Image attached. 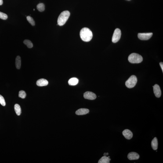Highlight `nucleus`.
<instances>
[{"mask_svg": "<svg viewBox=\"0 0 163 163\" xmlns=\"http://www.w3.org/2000/svg\"><path fill=\"white\" fill-rule=\"evenodd\" d=\"M80 37L85 42H89L92 39L93 34L91 30L87 27H84L82 29L80 33Z\"/></svg>", "mask_w": 163, "mask_h": 163, "instance_id": "nucleus-1", "label": "nucleus"}, {"mask_svg": "<svg viewBox=\"0 0 163 163\" xmlns=\"http://www.w3.org/2000/svg\"><path fill=\"white\" fill-rule=\"evenodd\" d=\"M70 15V12L68 11H64L62 12L58 18V24L60 26H63L65 24Z\"/></svg>", "mask_w": 163, "mask_h": 163, "instance_id": "nucleus-2", "label": "nucleus"}, {"mask_svg": "<svg viewBox=\"0 0 163 163\" xmlns=\"http://www.w3.org/2000/svg\"><path fill=\"white\" fill-rule=\"evenodd\" d=\"M130 63H138L143 61V58L141 56L138 54L133 53L130 55L128 58Z\"/></svg>", "mask_w": 163, "mask_h": 163, "instance_id": "nucleus-3", "label": "nucleus"}, {"mask_svg": "<svg viewBox=\"0 0 163 163\" xmlns=\"http://www.w3.org/2000/svg\"><path fill=\"white\" fill-rule=\"evenodd\" d=\"M137 81V78L134 75H132L126 82L125 85L127 87L130 89L132 88L136 85Z\"/></svg>", "mask_w": 163, "mask_h": 163, "instance_id": "nucleus-4", "label": "nucleus"}, {"mask_svg": "<svg viewBox=\"0 0 163 163\" xmlns=\"http://www.w3.org/2000/svg\"><path fill=\"white\" fill-rule=\"evenodd\" d=\"M121 36V31L119 29H116L113 34L112 38V42L116 43L119 40Z\"/></svg>", "mask_w": 163, "mask_h": 163, "instance_id": "nucleus-5", "label": "nucleus"}, {"mask_svg": "<svg viewBox=\"0 0 163 163\" xmlns=\"http://www.w3.org/2000/svg\"><path fill=\"white\" fill-rule=\"evenodd\" d=\"M153 34L152 33H139L138 34V37L139 39L147 40L151 38Z\"/></svg>", "mask_w": 163, "mask_h": 163, "instance_id": "nucleus-6", "label": "nucleus"}, {"mask_svg": "<svg viewBox=\"0 0 163 163\" xmlns=\"http://www.w3.org/2000/svg\"><path fill=\"white\" fill-rule=\"evenodd\" d=\"M84 98L90 100H94L96 99V96L93 92H87L84 94Z\"/></svg>", "mask_w": 163, "mask_h": 163, "instance_id": "nucleus-7", "label": "nucleus"}, {"mask_svg": "<svg viewBox=\"0 0 163 163\" xmlns=\"http://www.w3.org/2000/svg\"><path fill=\"white\" fill-rule=\"evenodd\" d=\"M153 87L154 88V93L156 97L157 98L161 97V91L160 86L157 84H155Z\"/></svg>", "mask_w": 163, "mask_h": 163, "instance_id": "nucleus-8", "label": "nucleus"}, {"mask_svg": "<svg viewBox=\"0 0 163 163\" xmlns=\"http://www.w3.org/2000/svg\"><path fill=\"white\" fill-rule=\"evenodd\" d=\"M122 134L127 139H130L132 138L133 136L132 133L128 129H125L123 131Z\"/></svg>", "mask_w": 163, "mask_h": 163, "instance_id": "nucleus-9", "label": "nucleus"}, {"mask_svg": "<svg viewBox=\"0 0 163 163\" xmlns=\"http://www.w3.org/2000/svg\"><path fill=\"white\" fill-rule=\"evenodd\" d=\"M139 156L138 154L135 152H131L128 154V158L130 160H138L139 158Z\"/></svg>", "mask_w": 163, "mask_h": 163, "instance_id": "nucleus-10", "label": "nucleus"}, {"mask_svg": "<svg viewBox=\"0 0 163 163\" xmlns=\"http://www.w3.org/2000/svg\"><path fill=\"white\" fill-rule=\"evenodd\" d=\"M89 110L88 109H80L77 110L76 112V114L78 115H85L89 113Z\"/></svg>", "mask_w": 163, "mask_h": 163, "instance_id": "nucleus-11", "label": "nucleus"}, {"mask_svg": "<svg viewBox=\"0 0 163 163\" xmlns=\"http://www.w3.org/2000/svg\"><path fill=\"white\" fill-rule=\"evenodd\" d=\"M48 84V81L44 79H41L37 81L36 84L39 86H46Z\"/></svg>", "mask_w": 163, "mask_h": 163, "instance_id": "nucleus-12", "label": "nucleus"}, {"mask_svg": "<svg viewBox=\"0 0 163 163\" xmlns=\"http://www.w3.org/2000/svg\"><path fill=\"white\" fill-rule=\"evenodd\" d=\"M151 146L153 150H157L158 149V142L157 138H154L152 140Z\"/></svg>", "mask_w": 163, "mask_h": 163, "instance_id": "nucleus-13", "label": "nucleus"}, {"mask_svg": "<svg viewBox=\"0 0 163 163\" xmlns=\"http://www.w3.org/2000/svg\"><path fill=\"white\" fill-rule=\"evenodd\" d=\"M111 160L110 158L106 156L102 157L98 161V163H109L110 161Z\"/></svg>", "mask_w": 163, "mask_h": 163, "instance_id": "nucleus-14", "label": "nucleus"}, {"mask_svg": "<svg viewBox=\"0 0 163 163\" xmlns=\"http://www.w3.org/2000/svg\"><path fill=\"white\" fill-rule=\"evenodd\" d=\"M79 82V80L77 78H72L70 79L68 81L69 85H77Z\"/></svg>", "mask_w": 163, "mask_h": 163, "instance_id": "nucleus-15", "label": "nucleus"}, {"mask_svg": "<svg viewBox=\"0 0 163 163\" xmlns=\"http://www.w3.org/2000/svg\"><path fill=\"white\" fill-rule=\"evenodd\" d=\"M16 66L18 69H19L21 67V58L19 56H17L16 58Z\"/></svg>", "mask_w": 163, "mask_h": 163, "instance_id": "nucleus-16", "label": "nucleus"}, {"mask_svg": "<svg viewBox=\"0 0 163 163\" xmlns=\"http://www.w3.org/2000/svg\"><path fill=\"white\" fill-rule=\"evenodd\" d=\"M14 109L17 115H20L21 113V109L20 106L19 104H16L14 106Z\"/></svg>", "mask_w": 163, "mask_h": 163, "instance_id": "nucleus-17", "label": "nucleus"}, {"mask_svg": "<svg viewBox=\"0 0 163 163\" xmlns=\"http://www.w3.org/2000/svg\"><path fill=\"white\" fill-rule=\"evenodd\" d=\"M37 8L38 10L40 12H42L45 10V6L43 3H40L37 5Z\"/></svg>", "mask_w": 163, "mask_h": 163, "instance_id": "nucleus-18", "label": "nucleus"}, {"mask_svg": "<svg viewBox=\"0 0 163 163\" xmlns=\"http://www.w3.org/2000/svg\"><path fill=\"white\" fill-rule=\"evenodd\" d=\"M25 45L27 46L28 48H31L33 47V44L31 41L28 40H25L23 42Z\"/></svg>", "mask_w": 163, "mask_h": 163, "instance_id": "nucleus-19", "label": "nucleus"}, {"mask_svg": "<svg viewBox=\"0 0 163 163\" xmlns=\"http://www.w3.org/2000/svg\"><path fill=\"white\" fill-rule=\"evenodd\" d=\"M27 21L32 26H34L35 25V22H34V21L32 18L31 16H28L27 17Z\"/></svg>", "mask_w": 163, "mask_h": 163, "instance_id": "nucleus-20", "label": "nucleus"}, {"mask_svg": "<svg viewBox=\"0 0 163 163\" xmlns=\"http://www.w3.org/2000/svg\"><path fill=\"white\" fill-rule=\"evenodd\" d=\"M26 96H27V95H26V93L25 91L23 90L19 91V97L24 99L26 97Z\"/></svg>", "mask_w": 163, "mask_h": 163, "instance_id": "nucleus-21", "label": "nucleus"}, {"mask_svg": "<svg viewBox=\"0 0 163 163\" xmlns=\"http://www.w3.org/2000/svg\"><path fill=\"white\" fill-rule=\"evenodd\" d=\"M7 18V15L4 13L0 12V19H3V20H6Z\"/></svg>", "mask_w": 163, "mask_h": 163, "instance_id": "nucleus-22", "label": "nucleus"}, {"mask_svg": "<svg viewBox=\"0 0 163 163\" xmlns=\"http://www.w3.org/2000/svg\"><path fill=\"white\" fill-rule=\"evenodd\" d=\"M0 104L4 106L6 105L4 99L2 96L0 95Z\"/></svg>", "mask_w": 163, "mask_h": 163, "instance_id": "nucleus-23", "label": "nucleus"}, {"mask_svg": "<svg viewBox=\"0 0 163 163\" xmlns=\"http://www.w3.org/2000/svg\"><path fill=\"white\" fill-rule=\"evenodd\" d=\"M160 66H161V68L162 69L163 72V63L162 62H161L160 63Z\"/></svg>", "mask_w": 163, "mask_h": 163, "instance_id": "nucleus-24", "label": "nucleus"}, {"mask_svg": "<svg viewBox=\"0 0 163 163\" xmlns=\"http://www.w3.org/2000/svg\"><path fill=\"white\" fill-rule=\"evenodd\" d=\"M3 4L2 0H0V5H2Z\"/></svg>", "mask_w": 163, "mask_h": 163, "instance_id": "nucleus-25", "label": "nucleus"}, {"mask_svg": "<svg viewBox=\"0 0 163 163\" xmlns=\"http://www.w3.org/2000/svg\"><path fill=\"white\" fill-rule=\"evenodd\" d=\"M108 153H105L104 154V156H106V155H108Z\"/></svg>", "mask_w": 163, "mask_h": 163, "instance_id": "nucleus-26", "label": "nucleus"}, {"mask_svg": "<svg viewBox=\"0 0 163 163\" xmlns=\"http://www.w3.org/2000/svg\"><path fill=\"white\" fill-rule=\"evenodd\" d=\"M109 157V158H110V157H109H109Z\"/></svg>", "mask_w": 163, "mask_h": 163, "instance_id": "nucleus-27", "label": "nucleus"}, {"mask_svg": "<svg viewBox=\"0 0 163 163\" xmlns=\"http://www.w3.org/2000/svg\"></svg>", "mask_w": 163, "mask_h": 163, "instance_id": "nucleus-28", "label": "nucleus"}]
</instances>
